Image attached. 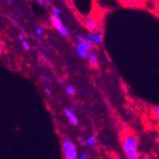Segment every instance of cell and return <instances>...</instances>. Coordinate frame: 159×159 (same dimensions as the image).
<instances>
[{
    "label": "cell",
    "instance_id": "cell-7",
    "mask_svg": "<svg viewBox=\"0 0 159 159\" xmlns=\"http://www.w3.org/2000/svg\"><path fill=\"white\" fill-rule=\"evenodd\" d=\"M87 58H88L89 63L91 68L95 69L98 67V55H97L96 53L93 52V51H90Z\"/></svg>",
    "mask_w": 159,
    "mask_h": 159
},
{
    "label": "cell",
    "instance_id": "cell-4",
    "mask_svg": "<svg viewBox=\"0 0 159 159\" xmlns=\"http://www.w3.org/2000/svg\"><path fill=\"white\" fill-rule=\"evenodd\" d=\"M76 52H77L78 55L82 59H85L88 56L89 50L88 47L86 46L84 44V42H78L77 45H76Z\"/></svg>",
    "mask_w": 159,
    "mask_h": 159
},
{
    "label": "cell",
    "instance_id": "cell-22",
    "mask_svg": "<svg viewBox=\"0 0 159 159\" xmlns=\"http://www.w3.org/2000/svg\"><path fill=\"white\" fill-rule=\"evenodd\" d=\"M79 142L80 143V144H81L82 146H86V145H87V141L83 140V139L80 138V137L79 138Z\"/></svg>",
    "mask_w": 159,
    "mask_h": 159
},
{
    "label": "cell",
    "instance_id": "cell-9",
    "mask_svg": "<svg viewBox=\"0 0 159 159\" xmlns=\"http://www.w3.org/2000/svg\"><path fill=\"white\" fill-rule=\"evenodd\" d=\"M37 51H38V55H39L40 59L42 60V65H46L47 67H50V66H51V63H50V62L49 61V59H47V57H46L42 51H40L39 50H37Z\"/></svg>",
    "mask_w": 159,
    "mask_h": 159
},
{
    "label": "cell",
    "instance_id": "cell-27",
    "mask_svg": "<svg viewBox=\"0 0 159 159\" xmlns=\"http://www.w3.org/2000/svg\"><path fill=\"white\" fill-rule=\"evenodd\" d=\"M13 2H14V0H7V4L10 6V5L12 4Z\"/></svg>",
    "mask_w": 159,
    "mask_h": 159
},
{
    "label": "cell",
    "instance_id": "cell-19",
    "mask_svg": "<svg viewBox=\"0 0 159 159\" xmlns=\"http://www.w3.org/2000/svg\"><path fill=\"white\" fill-rule=\"evenodd\" d=\"M22 46H23L24 50H30V44H29V42H28L27 41H25V40H23V41H22Z\"/></svg>",
    "mask_w": 159,
    "mask_h": 159
},
{
    "label": "cell",
    "instance_id": "cell-18",
    "mask_svg": "<svg viewBox=\"0 0 159 159\" xmlns=\"http://www.w3.org/2000/svg\"><path fill=\"white\" fill-rule=\"evenodd\" d=\"M152 114L155 117H159V106H156L152 110Z\"/></svg>",
    "mask_w": 159,
    "mask_h": 159
},
{
    "label": "cell",
    "instance_id": "cell-2",
    "mask_svg": "<svg viewBox=\"0 0 159 159\" xmlns=\"http://www.w3.org/2000/svg\"><path fill=\"white\" fill-rule=\"evenodd\" d=\"M63 153L65 158L67 159H76L78 157L76 146L69 140H66L63 142Z\"/></svg>",
    "mask_w": 159,
    "mask_h": 159
},
{
    "label": "cell",
    "instance_id": "cell-12",
    "mask_svg": "<svg viewBox=\"0 0 159 159\" xmlns=\"http://www.w3.org/2000/svg\"><path fill=\"white\" fill-rule=\"evenodd\" d=\"M87 145H88L89 148H93L96 145V139H95L94 136H89L87 140Z\"/></svg>",
    "mask_w": 159,
    "mask_h": 159
},
{
    "label": "cell",
    "instance_id": "cell-11",
    "mask_svg": "<svg viewBox=\"0 0 159 159\" xmlns=\"http://www.w3.org/2000/svg\"><path fill=\"white\" fill-rule=\"evenodd\" d=\"M83 42H84V44L86 45V46L88 47L89 50L90 51H92L93 47H94V42H93L92 40L89 39V38H84V40H83Z\"/></svg>",
    "mask_w": 159,
    "mask_h": 159
},
{
    "label": "cell",
    "instance_id": "cell-16",
    "mask_svg": "<svg viewBox=\"0 0 159 159\" xmlns=\"http://www.w3.org/2000/svg\"><path fill=\"white\" fill-rule=\"evenodd\" d=\"M35 33H36V35L38 36V37H41V38H42V37H43V35H44V30H43L42 28H40V27L36 28Z\"/></svg>",
    "mask_w": 159,
    "mask_h": 159
},
{
    "label": "cell",
    "instance_id": "cell-21",
    "mask_svg": "<svg viewBox=\"0 0 159 159\" xmlns=\"http://www.w3.org/2000/svg\"><path fill=\"white\" fill-rule=\"evenodd\" d=\"M75 40H77L78 42H82L83 40H84V37L82 35H80V34H76V35L75 36Z\"/></svg>",
    "mask_w": 159,
    "mask_h": 159
},
{
    "label": "cell",
    "instance_id": "cell-17",
    "mask_svg": "<svg viewBox=\"0 0 159 159\" xmlns=\"http://www.w3.org/2000/svg\"><path fill=\"white\" fill-rule=\"evenodd\" d=\"M52 15L55 16H57V17H59V18H60L61 11L59 10V8H57V7H54V8L52 9Z\"/></svg>",
    "mask_w": 159,
    "mask_h": 159
},
{
    "label": "cell",
    "instance_id": "cell-14",
    "mask_svg": "<svg viewBox=\"0 0 159 159\" xmlns=\"http://www.w3.org/2000/svg\"><path fill=\"white\" fill-rule=\"evenodd\" d=\"M40 80H41V81L42 82V84H50V83H52V79L48 76H46V75H42V76H40Z\"/></svg>",
    "mask_w": 159,
    "mask_h": 159
},
{
    "label": "cell",
    "instance_id": "cell-5",
    "mask_svg": "<svg viewBox=\"0 0 159 159\" xmlns=\"http://www.w3.org/2000/svg\"><path fill=\"white\" fill-rule=\"evenodd\" d=\"M83 25L90 33H95V32L98 31V25L94 20L85 18L83 21Z\"/></svg>",
    "mask_w": 159,
    "mask_h": 159
},
{
    "label": "cell",
    "instance_id": "cell-25",
    "mask_svg": "<svg viewBox=\"0 0 159 159\" xmlns=\"http://www.w3.org/2000/svg\"><path fill=\"white\" fill-rule=\"evenodd\" d=\"M18 38H19L20 41H23V40H25V36H24L23 34H20L19 36H18Z\"/></svg>",
    "mask_w": 159,
    "mask_h": 159
},
{
    "label": "cell",
    "instance_id": "cell-28",
    "mask_svg": "<svg viewBox=\"0 0 159 159\" xmlns=\"http://www.w3.org/2000/svg\"><path fill=\"white\" fill-rule=\"evenodd\" d=\"M31 1H34V2H35V0H31Z\"/></svg>",
    "mask_w": 159,
    "mask_h": 159
},
{
    "label": "cell",
    "instance_id": "cell-6",
    "mask_svg": "<svg viewBox=\"0 0 159 159\" xmlns=\"http://www.w3.org/2000/svg\"><path fill=\"white\" fill-rule=\"evenodd\" d=\"M65 115L66 117L67 118L68 121L70 122V124L73 126H77L79 124V120H78L77 116L75 115V114L74 113L73 110L69 109V108H67L65 109L64 111Z\"/></svg>",
    "mask_w": 159,
    "mask_h": 159
},
{
    "label": "cell",
    "instance_id": "cell-13",
    "mask_svg": "<svg viewBox=\"0 0 159 159\" xmlns=\"http://www.w3.org/2000/svg\"><path fill=\"white\" fill-rule=\"evenodd\" d=\"M66 93H67V94L69 95V96H73V95L75 93V88H74L73 86L71 85V84L67 85V88H66Z\"/></svg>",
    "mask_w": 159,
    "mask_h": 159
},
{
    "label": "cell",
    "instance_id": "cell-20",
    "mask_svg": "<svg viewBox=\"0 0 159 159\" xmlns=\"http://www.w3.org/2000/svg\"><path fill=\"white\" fill-rule=\"evenodd\" d=\"M44 90H45V92H46V93L47 96L52 97V93H51V90H50V89L49 88V87H47V86H45Z\"/></svg>",
    "mask_w": 159,
    "mask_h": 159
},
{
    "label": "cell",
    "instance_id": "cell-15",
    "mask_svg": "<svg viewBox=\"0 0 159 159\" xmlns=\"http://www.w3.org/2000/svg\"><path fill=\"white\" fill-rule=\"evenodd\" d=\"M35 2L42 6H49L51 3V0H35Z\"/></svg>",
    "mask_w": 159,
    "mask_h": 159
},
{
    "label": "cell",
    "instance_id": "cell-8",
    "mask_svg": "<svg viewBox=\"0 0 159 159\" xmlns=\"http://www.w3.org/2000/svg\"><path fill=\"white\" fill-rule=\"evenodd\" d=\"M88 38L91 39L95 44H102L103 42V36L101 34H93V33H89L88 34Z\"/></svg>",
    "mask_w": 159,
    "mask_h": 159
},
{
    "label": "cell",
    "instance_id": "cell-3",
    "mask_svg": "<svg viewBox=\"0 0 159 159\" xmlns=\"http://www.w3.org/2000/svg\"><path fill=\"white\" fill-rule=\"evenodd\" d=\"M50 20H51V24L54 26V28H55L57 31L59 32L63 37H64V38H69L70 36H71V33H70L69 30L61 21L60 18L52 15V16L50 17Z\"/></svg>",
    "mask_w": 159,
    "mask_h": 159
},
{
    "label": "cell",
    "instance_id": "cell-24",
    "mask_svg": "<svg viewBox=\"0 0 159 159\" xmlns=\"http://www.w3.org/2000/svg\"><path fill=\"white\" fill-rule=\"evenodd\" d=\"M3 49H4V46H3V43L0 40V55L2 54V51H3Z\"/></svg>",
    "mask_w": 159,
    "mask_h": 159
},
{
    "label": "cell",
    "instance_id": "cell-10",
    "mask_svg": "<svg viewBox=\"0 0 159 159\" xmlns=\"http://www.w3.org/2000/svg\"><path fill=\"white\" fill-rule=\"evenodd\" d=\"M121 1L126 5L134 6V5H139L140 3H142L145 0H121Z\"/></svg>",
    "mask_w": 159,
    "mask_h": 159
},
{
    "label": "cell",
    "instance_id": "cell-26",
    "mask_svg": "<svg viewBox=\"0 0 159 159\" xmlns=\"http://www.w3.org/2000/svg\"><path fill=\"white\" fill-rule=\"evenodd\" d=\"M57 82H58V83H59V84H62V85H65V82H64V81H63V80H60V79H57Z\"/></svg>",
    "mask_w": 159,
    "mask_h": 159
},
{
    "label": "cell",
    "instance_id": "cell-23",
    "mask_svg": "<svg viewBox=\"0 0 159 159\" xmlns=\"http://www.w3.org/2000/svg\"><path fill=\"white\" fill-rule=\"evenodd\" d=\"M88 156H89L88 153L84 152V153H83L80 154V159H87L89 157Z\"/></svg>",
    "mask_w": 159,
    "mask_h": 159
},
{
    "label": "cell",
    "instance_id": "cell-1",
    "mask_svg": "<svg viewBox=\"0 0 159 159\" xmlns=\"http://www.w3.org/2000/svg\"><path fill=\"white\" fill-rule=\"evenodd\" d=\"M123 149L127 157L130 159L139 158L138 153V140L136 136H126L123 143Z\"/></svg>",
    "mask_w": 159,
    "mask_h": 159
}]
</instances>
